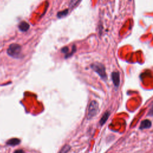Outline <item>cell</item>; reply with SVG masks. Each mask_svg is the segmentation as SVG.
Listing matches in <instances>:
<instances>
[{
    "label": "cell",
    "mask_w": 153,
    "mask_h": 153,
    "mask_svg": "<svg viewBox=\"0 0 153 153\" xmlns=\"http://www.w3.org/2000/svg\"><path fill=\"white\" fill-rule=\"evenodd\" d=\"M99 110V105L97 103V102L95 100H92L90 103L88 108V118L90 119L93 118L95 115H96Z\"/></svg>",
    "instance_id": "3"
},
{
    "label": "cell",
    "mask_w": 153,
    "mask_h": 153,
    "mask_svg": "<svg viewBox=\"0 0 153 153\" xmlns=\"http://www.w3.org/2000/svg\"><path fill=\"white\" fill-rule=\"evenodd\" d=\"M152 124L150 120H145L142 121L140 125V129H145L150 128Z\"/></svg>",
    "instance_id": "5"
},
{
    "label": "cell",
    "mask_w": 153,
    "mask_h": 153,
    "mask_svg": "<svg viewBox=\"0 0 153 153\" xmlns=\"http://www.w3.org/2000/svg\"><path fill=\"white\" fill-rule=\"evenodd\" d=\"M112 80L114 86L118 88L120 85V74L117 71H114L112 73Z\"/></svg>",
    "instance_id": "4"
},
{
    "label": "cell",
    "mask_w": 153,
    "mask_h": 153,
    "mask_svg": "<svg viewBox=\"0 0 153 153\" xmlns=\"http://www.w3.org/2000/svg\"><path fill=\"white\" fill-rule=\"evenodd\" d=\"M92 70L95 71L102 78L107 80V74L105 72V66L101 63H95L92 64L91 66Z\"/></svg>",
    "instance_id": "2"
},
{
    "label": "cell",
    "mask_w": 153,
    "mask_h": 153,
    "mask_svg": "<svg viewBox=\"0 0 153 153\" xmlns=\"http://www.w3.org/2000/svg\"><path fill=\"white\" fill-rule=\"evenodd\" d=\"M110 115V112H109L108 111H107V112L104 114V115L102 116V118L100 119V122H99L100 125L101 126H103V125L107 122V120L108 119V117H109Z\"/></svg>",
    "instance_id": "8"
},
{
    "label": "cell",
    "mask_w": 153,
    "mask_h": 153,
    "mask_svg": "<svg viewBox=\"0 0 153 153\" xmlns=\"http://www.w3.org/2000/svg\"><path fill=\"white\" fill-rule=\"evenodd\" d=\"M68 47H63L62 49V53H68Z\"/></svg>",
    "instance_id": "11"
},
{
    "label": "cell",
    "mask_w": 153,
    "mask_h": 153,
    "mask_svg": "<svg viewBox=\"0 0 153 153\" xmlns=\"http://www.w3.org/2000/svg\"><path fill=\"white\" fill-rule=\"evenodd\" d=\"M13 153H25L22 149H17Z\"/></svg>",
    "instance_id": "12"
},
{
    "label": "cell",
    "mask_w": 153,
    "mask_h": 153,
    "mask_svg": "<svg viewBox=\"0 0 153 153\" xmlns=\"http://www.w3.org/2000/svg\"><path fill=\"white\" fill-rule=\"evenodd\" d=\"M21 143V140L18 138H13L9 140L7 142V144L10 146H16L18 145Z\"/></svg>",
    "instance_id": "7"
},
{
    "label": "cell",
    "mask_w": 153,
    "mask_h": 153,
    "mask_svg": "<svg viewBox=\"0 0 153 153\" xmlns=\"http://www.w3.org/2000/svg\"><path fill=\"white\" fill-rule=\"evenodd\" d=\"M68 13V10L66 9L65 10H63L62 11H60V12L58 13L57 16L59 18H63V17L66 16L67 15Z\"/></svg>",
    "instance_id": "9"
},
{
    "label": "cell",
    "mask_w": 153,
    "mask_h": 153,
    "mask_svg": "<svg viewBox=\"0 0 153 153\" xmlns=\"http://www.w3.org/2000/svg\"><path fill=\"white\" fill-rule=\"evenodd\" d=\"M22 47L18 44L13 43L11 44L7 50V53L9 56L13 58H19L21 56Z\"/></svg>",
    "instance_id": "1"
},
{
    "label": "cell",
    "mask_w": 153,
    "mask_h": 153,
    "mask_svg": "<svg viewBox=\"0 0 153 153\" xmlns=\"http://www.w3.org/2000/svg\"><path fill=\"white\" fill-rule=\"evenodd\" d=\"M29 28V25L26 22H22L19 25V29L22 32H26Z\"/></svg>",
    "instance_id": "6"
},
{
    "label": "cell",
    "mask_w": 153,
    "mask_h": 153,
    "mask_svg": "<svg viewBox=\"0 0 153 153\" xmlns=\"http://www.w3.org/2000/svg\"><path fill=\"white\" fill-rule=\"evenodd\" d=\"M71 147L69 145H65L61 149L60 151L59 152V153H68V151H70Z\"/></svg>",
    "instance_id": "10"
}]
</instances>
